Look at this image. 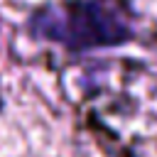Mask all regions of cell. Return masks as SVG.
<instances>
[{
  "instance_id": "6da1fadb",
  "label": "cell",
  "mask_w": 157,
  "mask_h": 157,
  "mask_svg": "<svg viewBox=\"0 0 157 157\" xmlns=\"http://www.w3.org/2000/svg\"><path fill=\"white\" fill-rule=\"evenodd\" d=\"M32 37L83 54L132 42V25L105 0H59L34 10L27 20Z\"/></svg>"
}]
</instances>
